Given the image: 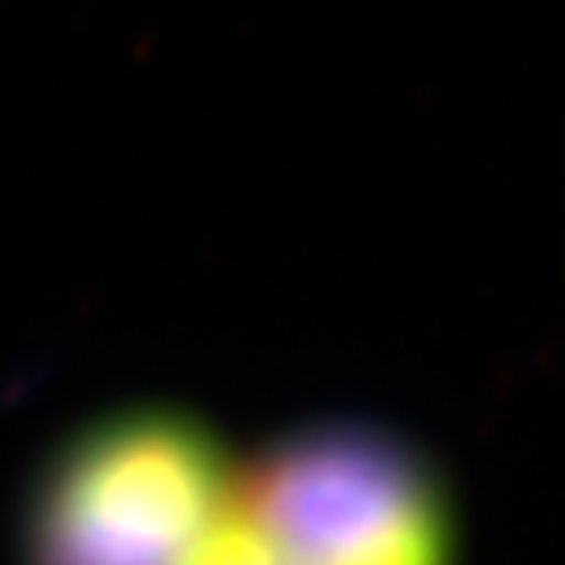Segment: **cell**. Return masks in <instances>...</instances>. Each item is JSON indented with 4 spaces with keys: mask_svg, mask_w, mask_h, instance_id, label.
I'll return each mask as SVG.
<instances>
[{
    "mask_svg": "<svg viewBox=\"0 0 565 565\" xmlns=\"http://www.w3.org/2000/svg\"><path fill=\"white\" fill-rule=\"evenodd\" d=\"M239 467L202 415L115 408L38 462L19 507L22 565H180Z\"/></svg>",
    "mask_w": 565,
    "mask_h": 565,
    "instance_id": "1",
    "label": "cell"
},
{
    "mask_svg": "<svg viewBox=\"0 0 565 565\" xmlns=\"http://www.w3.org/2000/svg\"><path fill=\"white\" fill-rule=\"evenodd\" d=\"M279 565H459L445 470L412 437L360 419L305 423L239 467Z\"/></svg>",
    "mask_w": 565,
    "mask_h": 565,
    "instance_id": "2",
    "label": "cell"
}]
</instances>
